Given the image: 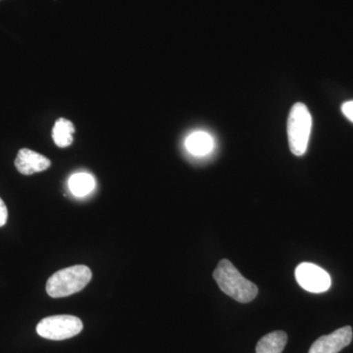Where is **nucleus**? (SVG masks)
<instances>
[{
	"mask_svg": "<svg viewBox=\"0 0 353 353\" xmlns=\"http://www.w3.org/2000/svg\"><path fill=\"white\" fill-rule=\"evenodd\" d=\"M287 343L288 334L285 332H272L260 339L256 345V353H282Z\"/></svg>",
	"mask_w": 353,
	"mask_h": 353,
	"instance_id": "nucleus-9",
	"label": "nucleus"
},
{
	"mask_svg": "<svg viewBox=\"0 0 353 353\" xmlns=\"http://www.w3.org/2000/svg\"><path fill=\"white\" fill-rule=\"evenodd\" d=\"M95 188L94 176L88 173H76L69 179V189L77 197L90 194Z\"/></svg>",
	"mask_w": 353,
	"mask_h": 353,
	"instance_id": "nucleus-11",
	"label": "nucleus"
},
{
	"mask_svg": "<svg viewBox=\"0 0 353 353\" xmlns=\"http://www.w3.org/2000/svg\"><path fill=\"white\" fill-rule=\"evenodd\" d=\"M50 165V160L48 157L29 148L20 150L15 159V166L18 172L26 176L48 170Z\"/></svg>",
	"mask_w": 353,
	"mask_h": 353,
	"instance_id": "nucleus-7",
	"label": "nucleus"
},
{
	"mask_svg": "<svg viewBox=\"0 0 353 353\" xmlns=\"http://www.w3.org/2000/svg\"><path fill=\"white\" fill-rule=\"evenodd\" d=\"M7 218H8V210L4 201L0 199V227H3L6 224Z\"/></svg>",
	"mask_w": 353,
	"mask_h": 353,
	"instance_id": "nucleus-13",
	"label": "nucleus"
},
{
	"mask_svg": "<svg viewBox=\"0 0 353 353\" xmlns=\"http://www.w3.org/2000/svg\"><path fill=\"white\" fill-rule=\"evenodd\" d=\"M83 322L73 315H54L44 318L37 326V333L50 341H64L82 332Z\"/></svg>",
	"mask_w": 353,
	"mask_h": 353,
	"instance_id": "nucleus-4",
	"label": "nucleus"
},
{
	"mask_svg": "<svg viewBox=\"0 0 353 353\" xmlns=\"http://www.w3.org/2000/svg\"><path fill=\"white\" fill-rule=\"evenodd\" d=\"M75 132L71 121L60 118L55 123L52 130V139L58 148H67L73 143V134Z\"/></svg>",
	"mask_w": 353,
	"mask_h": 353,
	"instance_id": "nucleus-10",
	"label": "nucleus"
},
{
	"mask_svg": "<svg viewBox=\"0 0 353 353\" xmlns=\"http://www.w3.org/2000/svg\"><path fill=\"white\" fill-rule=\"evenodd\" d=\"M341 112L353 123V101L345 102L341 106Z\"/></svg>",
	"mask_w": 353,
	"mask_h": 353,
	"instance_id": "nucleus-12",
	"label": "nucleus"
},
{
	"mask_svg": "<svg viewBox=\"0 0 353 353\" xmlns=\"http://www.w3.org/2000/svg\"><path fill=\"white\" fill-rule=\"evenodd\" d=\"M185 148L192 154L204 157L212 152L214 141L208 132L197 131L192 132L185 139Z\"/></svg>",
	"mask_w": 353,
	"mask_h": 353,
	"instance_id": "nucleus-8",
	"label": "nucleus"
},
{
	"mask_svg": "<svg viewBox=\"0 0 353 353\" xmlns=\"http://www.w3.org/2000/svg\"><path fill=\"white\" fill-rule=\"evenodd\" d=\"M296 279L303 289L314 294L327 292L332 285L331 277L324 269L307 262L296 267Z\"/></svg>",
	"mask_w": 353,
	"mask_h": 353,
	"instance_id": "nucleus-5",
	"label": "nucleus"
},
{
	"mask_svg": "<svg viewBox=\"0 0 353 353\" xmlns=\"http://www.w3.org/2000/svg\"><path fill=\"white\" fill-rule=\"evenodd\" d=\"M312 128V117L303 103L294 104L288 119V137L290 152L301 157L307 150Z\"/></svg>",
	"mask_w": 353,
	"mask_h": 353,
	"instance_id": "nucleus-3",
	"label": "nucleus"
},
{
	"mask_svg": "<svg viewBox=\"0 0 353 353\" xmlns=\"http://www.w3.org/2000/svg\"><path fill=\"white\" fill-rule=\"evenodd\" d=\"M213 278L224 294L239 303H250L259 294L257 285L246 280L228 259H222L218 263Z\"/></svg>",
	"mask_w": 353,
	"mask_h": 353,
	"instance_id": "nucleus-1",
	"label": "nucleus"
},
{
	"mask_svg": "<svg viewBox=\"0 0 353 353\" xmlns=\"http://www.w3.org/2000/svg\"><path fill=\"white\" fill-rule=\"evenodd\" d=\"M92 277V271L85 265L67 267L48 279L46 292L53 299L72 296L85 289Z\"/></svg>",
	"mask_w": 353,
	"mask_h": 353,
	"instance_id": "nucleus-2",
	"label": "nucleus"
},
{
	"mask_svg": "<svg viewBox=\"0 0 353 353\" xmlns=\"http://www.w3.org/2000/svg\"><path fill=\"white\" fill-rule=\"evenodd\" d=\"M352 327H343L327 336H320L311 345L308 353H339L352 343Z\"/></svg>",
	"mask_w": 353,
	"mask_h": 353,
	"instance_id": "nucleus-6",
	"label": "nucleus"
}]
</instances>
